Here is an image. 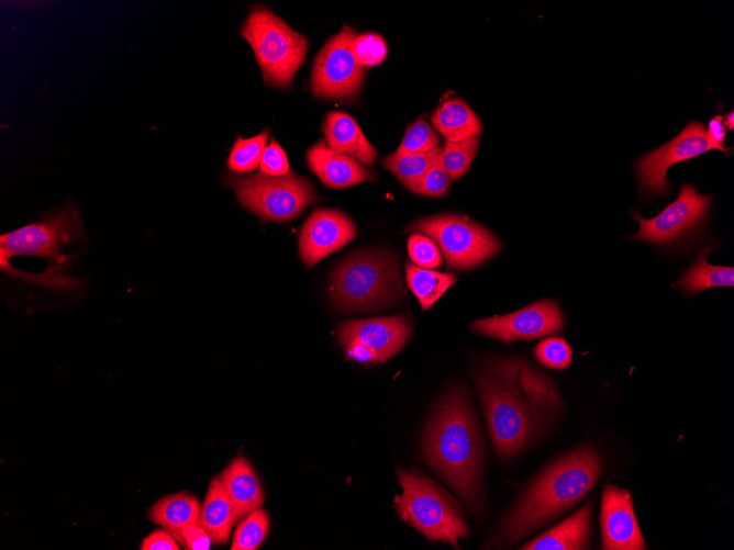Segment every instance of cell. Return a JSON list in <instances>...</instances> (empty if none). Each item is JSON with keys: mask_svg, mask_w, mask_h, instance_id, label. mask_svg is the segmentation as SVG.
<instances>
[{"mask_svg": "<svg viewBox=\"0 0 734 550\" xmlns=\"http://www.w3.org/2000/svg\"><path fill=\"white\" fill-rule=\"evenodd\" d=\"M591 504L588 503L578 512L538 537L523 545L525 550H579L586 549L589 539Z\"/></svg>", "mask_w": 734, "mask_h": 550, "instance_id": "ffe728a7", "label": "cell"}, {"mask_svg": "<svg viewBox=\"0 0 734 550\" xmlns=\"http://www.w3.org/2000/svg\"><path fill=\"white\" fill-rule=\"evenodd\" d=\"M476 385L493 447L502 459L516 454L541 424L537 408L505 379L476 373Z\"/></svg>", "mask_w": 734, "mask_h": 550, "instance_id": "5b68a950", "label": "cell"}, {"mask_svg": "<svg viewBox=\"0 0 734 550\" xmlns=\"http://www.w3.org/2000/svg\"><path fill=\"white\" fill-rule=\"evenodd\" d=\"M451 180L441 157L409 190L425 197H442L448 191Z\"/></svg>", "mask_w": 734, "mask_h": 550, "instance_id": "e575fe53", "label": "cell"}, {"mask_svg": "<svg viewBox=\"0 0 734 550\" xmlns=\"http://www.w3.org/2000/svg\"><path fill=\"white\" fill-rule=\"evenodd\" d=\"M352 218L340 210L316 209L303 223L299 238V254L308 268L347 245L356 236Z\"/></svg>", "mask_w": 734, "mask_h": 550, "instance_id": "9a60e30c", "label": "cell"}, {"mask_svg": "<svg viewBox=\"0 0 734 550\" xmlns=\"http://www.w3.org/2000/svg\"><path fill=\"white\" fill-rule=\"evenodd\" d=\"M497 373L512 383L520 386L524 399L535 406H554L558 404V397L550 380L538 370L532 369L526 364L519 362H498L496 364Z\"/></svg>", "mask_w": 734, "mask_h": 550, "instance_id": "603a6c76", "label": "cell"}, {"mask_svg": "<svg viewBox=\"0 0 734 550\" xmlns=\"http://www.w3.org/2000/svg\"><path fill=\"white\" fill-rule=\"evenodd\" d=\"M269 529V515L257 508L246 515L235 529L232 550H256L265 540Z\"/></svg>", "mask_w": 734, "mask_h": 550, "instance_id": "f1b7e54d", "label": "cell"}, {"mask_svg": "<svg viewBox=\"0 0 734 550\" xmlns=\"http://www.w3.org/2000/svg\"><path fill=\"white\" fill-rule=\"evenodd\" d=\"M440 146V139L434 130L422 117L411 123L394 151L397 155L426 153Z\"/></svg>", "mask_w": 734, "mask_h": 550, "instance_id": "4dcf8cb0", "label": "cell"}, {"mask_svg": "<svg viewBox=\"0 0 734 550\" xmlns=\"http://www.w3.org/2000/svg\"><path fill=\"white\" fill-rule=\"evenodd\" d=\"M404 315L353 319L342 323L337 338L348 358L359 362H383L401 350L411 334Z\"/></svg>", "mask_w": 734, "mask_h": 550, "instance_id": "8fae6325", "label": "cell"}, {"mask_svg": "<svg viewBox=\"0 0 734 550\" xmlns=\"http://www.w3.org/2000/svg\"><path fill=\"white\" fill-rule=\"evenodd\" d=\"M356 35V31L345 24L316 54L310 77L314 97L341 101L357 97L364 83L365 68L356 61L352 50Z\"/></svg>", "mask_w": 734, "mask_h": 550, "instance_id": "30bf717a", "label": "cell"}, {"mask_svg": "<svg viewBox=\"0 0 734 550\" xmlns=\"http://www.w3.org/2000/svg\"><path fill=\"white\" fill-rule=\"evenodd\" d=\"M84 238V228L78 210L67 205L42 221L0 236V265L10 263L16 255L45 258L62 265L65 245Z\"/></svg>", "mask_w": 734, "mask_h": 550, "instance_id": "9c48e42d", "label": "cell"}, {"mask_svg": "<svg viewBox=\"0 0 734 550\" xmlns=\"http://www.w3.org/2000/svg\"><path fill=\"white\" fill-rule=\"evenodd\" d=\"M705 137L710 145L713 147L715 150H721L727 154V151H731L732 148H727L724 146V141L726 137V126L724 125L723 122V116L722 115H715L713 116L705 128Z\"/></svg>", "mask_w": 734, "mask_h": 550, "instance_id": "f35d334b", "label": "cell"}, {"mask_svg": "<svg viewBox=\"0 0 734 550\" xmlns=\"http://www.w3.org/2000/svg\"><path fill=\"white\" fill-rule=\"evenodd\" d=\"M394 256L386 250L356 251L333 271L330 294L347 312L379 310L404 293Z\"/></svg>", "mask_w": 734, "mask_h": 550, "instance_id": "3957f363", "label": "cell"}, {"mask_svg": "<svg viewBox=\"0 0 734 550\" xmlns=\"http://www.w3.org/2000/svg\"><path fill=\"white\" fill-rule=\"evenodd\" d=\"M238 33L252 46L264 82L289 87L305 59L308 38L260 4L252 8Z\"/></svg>", "mask_w": 734, "mask_h": 550, "instance_id": "277c9868", "label": "cell"}, {"mask_svg": "<svg viewBox=\"0 0 734 550\" xmlns=\"http://www.w3.org/2000/svg\"><path fill=\"white\" fill-rule=\"evenodd\" d=\"M405 276L408 287L423 311L429 310L457 281L452 273L422 268L413 262H407Z\"/></svg>", "mask_w": 734, "mask_h": 550, "instance_id": "484cf974", "label": "cell"}, {"mask_svg": "<svg viewBox=\"0 0 734 550\" xmlns=\"http://www.w3.org/2000/svg\"><path fill=\"white\" fill-rule=\"evenodd\" d=\"M426 462L471 509L480 505L482 442L466 391L454 386L441 400L425 430Z\"/></svg>", "mask_w": 734, "mask_h": 550, "instance_id": "6da1fadb", "label": "cell"}, {"mask_svg": "<svg viewBox=\"0 0 734 550\" xmlns=\"http://www.w3.org/2000/svg\"><path fill=\"white\" fill-rule=\"evenodd\" d=\"M268 135L269 130L266 128L251 138L237 136L226 160L229 170L236 173L255 170L267 146Z\"/></svg>", "mask_w": 734, "mask_h": 550, "instance_id": "83f0119b", "label": "cell"}, {"mask_svg": "<svg viewBox=\"0 0 734 550\" xmlns=\"http://www.w3.org/2000/svg\"><path fill=\"white\" fill-rule=\"evenodd\" d=\"M408 252L412 262L422 268L434 269L443 263V256L438 246L430 237L420 233L410 235Z\"/></svg>", "mask_w": 734, "mask_h": 550, "instance_id": "d6a6232c", "label": "cell"}, {"mask_svg": "<svg viewBox=\"0 0 734 550\" xmlns=\"http://www.w3.org/2000/svg\"><path fill=\"white\" fill-rule=\"evenodd\" d=\"M711 202L710 194H700L693 184L685 183L677 199L655 217L647 220L638 211L632 212L640 229L631 239L654 245L674 244L700 225Z\"/></svg>", "mask_w": 734, "mask_h": 550, "instance_id": "7c38bea8", "label": "cell"}, {"mask_svg": "<svg viewBox=\"0 0 734 550\" xmlns=\"http://www.w3.org/2000/svg\"><path fill=\"white\" fill-rule=\"evenodd\" d=\"M602 548L605 550H643L646 548L640 530L631 493L608 484L603 489L600 508Z\"/></svg>", "mask_w": 734, "mask_h": 550, "instance_id": "2e32d148", "label": "cell"}, {"mask_svg": "<svg viewBox=\"0 0 734 550\" xmlns=\"http://www.w3.org/2000/svg\"><path fill=\"white\" fill-rule=\"evenodd\" d=\"M173 535L180 547L188 550H209L212 543L211 538L198 521L174 531Z\"/></svg>", "mask_w": 734, "mask_h": 550, "instance_id": "8d00e7d4", "label": "cell"}, {"mask_svg": "<svg viewBox=\"0 0 734 550\" xmlns=\"http://www.w3.org/2000/svg\"><path fill=\"white\" fill-rule=\"evenodd\" d=\"M534 355L542 364L550 369H565L571 362L572 352L563 338L548 337L536 345Z\"/></svg>", "mask_w": 734, "mask_h": 550, "instance_id": "836d02e7", "label": "cell"}, {"mask_svg": "<svg viewBox=\"0 0 734 550\" xmlns=\"http://www.w3.org/2000/svg\"><path fill=\"white\" fill-rule=\"evenodd\" d=\"M322 130L332 150L351 156L365 167L374 165L377 150L352 115L341 111L329 112Z\"/></svg>", "mask_w": 734, "mask_h": 550, "instance_id": "d6986e66", "label": "cell"}, {"mask_svg": "<svg viewBox=\"0 0 734 550\" xmlns=\"http://www.w3.org/2000/svg\"><path fill=\"white\" fill-rule=\"evenodd\" d=\"M443 146L420 154L397 155L394 153L381 160L382 167L392 172L402 186L409 189L442 157Z\"/></svg>", "mask_w": 734, "mask_h": 550, "instance_id": "4316f807", "label": "cell"}, {"mask_svg": "<svg viewBox=\"0 0 734 550\" xmlns=\"http://www.w3.org/2000/svg\"><path fill=\"white\" fill-rule=\"evenodd\" d=\"M352 50L356 61L365 68L379 65L385 59L388 47L379 34L363 33L355 36Z\"/></svg>", "mask_w": 734, "mask_h": 550, "instance_id": "1f68e13d", "label": "cell"}, {"mask_svg": "<svg viewBox=\"0 0 734 550\" xmlns=\"http://www.w3.org/2000/svg\"><path fill=\"white\" fill-rule=\"evenodd\" d=\"M479 141V136L459 142L445 141L442 162L452 180H456L467 172L477 155Z\"/></svg>", "mask_w": 734, "mask_h": 550, "instance_id": "f546056e", "label": "cell"}, {"mask_svg": "<svg viewBox=\"0 0 734 550\" xmlns=\"http://www.w3.org/2000/svg\"><path fill=\"white\" fill-rule=\"evenodd\" d=\"M259 170L260 173L273 177L286 176L291 172L286 153L275 139H271L270 144L265 147Z\"/></svg>", "mask_w": 734, "mask_h": 550, "instance_id": "d590c367", "label": "cell"}, {"mask_svg": "<svg viewBox=\"0 0 734 550\" xmlns=\"http://www.w3.org/2000/svg\"><path fill=\"white\" fill-rule=\"evenodd\" d=\"M564 324L558 305L552 300H542L507 315L477 319L471 328L508 343L516 339L533 340L556 334L563 329Z\"/></svg>", "mask_w": 734, "mask_h": 550, "instance_id": "5bb4252c", "label": "cell"}, {"mask_svg": "<svg viewBox=\"0 0 734 550\" xmlns=\"http://www.w3.org/2000/svg\"><path fill=\"white\" fill-rule=\"evenodd\" d=\"M225 183L243 207L266 221L291 220L320 199L311 181L293 172L280 177L229 176Z\"/></svg>", "mask_w": 734, "mask_h": 550, "instance_id": "52a82bcc", "label": "cell"}, {"mask_svg": "<svg viewBox=\"0 0 734 550\" xmlns=\"http://www.w3.org/2000/svg\"><path fill=\"white\" fill-rule=\"evenodd\" d=\"M141 550H179L180 545L173 532L162 528L152 531L140 545Z\"/></svg>", "mask_w": 734, "mask_h": 550, "instance_id": "74e56055", "label": "cell"}, {"mask_svg": "<svg viewBox=\"0 0 734 550\" xmlns=\"http://www.w3.org/2000/svg\"><path fill=\"white\" fill-rule=\"evenodd\" d=\"M408 229L430 237L438 246L447 266L456 270L474 268L502 248L489 229L463 215L422 217L410 224Z\"/></svg>", "mask_w": 734, "mask_h": 550, "instance_id": "ba28073f", "label": "cell"}, {"mask_svg": "<svg viewBox=\"0 0 734 550\" xmlns=\"http://www.w3.org/2000/svg\"><path fill=\"white\" fill-rule=\"evenodd\" d=\"M713 149L701 122H689L671 141L645 154L636 162V175L643 193L664 197L670 192L667 170L670 166Z\"/></svg>", "mask_w": 734, "mask_h": 550, "instance_id": "4fadbf2b", "label": "cell"}, {"mask_svg": "<svg viewBox=\"0 0 734 550\" xmlns=\"http://www.w3.org/2000/svg\"><path fill=\"white\" fill-rule=\"evenodd\" d=\"M198 524L214 545H223L230 538L232 527L235 525L234 513L219 475L209 484Z\"/></svg>", "mask_w": 734, "mask_h": 550, "instance_id": "7402d4cb", "label": "cell"}, {"mask_svg": "<svg viewBox=\"0 0 734 550\" xmlns=\"http://www.w3.org/2000/svg\"><path fill=\"white\" fill-rule=\"evenodd\" d=\"M200 503L196 496L180 492L162 497L147 510L151 521L174 532L190 524L197 523Z\"/></svg>", "mask_w": 734, "mask_h": 550, "instance_id": "cb8c5ba5", "label": "cell"}, {"mask_svg": "<svg viewBox=\"0 0 734 550\" xmlns=\"http://www.w3.org/2000/svg\"><path fill=\"white\" fill-rule=\"evenodd\" d=\"M434 128L448 142H459L482 132V123L461 99L445 97L431 116Z\"/></svg>", "mask_w": 734, "mask_h": 550, "instance_id": "44dd1931", "label": "cell"}, {"mask_svg": "<svg viewBox=\"0 0 734 550\" xmlns=\"http://www.w3.org/2000/svg\"><path fill=\"white\" fill-rule=\"evenodd\" d=\"M219 476L231 502L235 524L264 504L262 485L246 458L233 459Z\"/></svg>", "mask_w": 734, "mask_h": 550, "instance_id": "ac0fdd59", "label": "cell"}, {"mask_svg": "<svg viewBox=\"0 0 734 550\" xmlns=\"http://www.w3.org/2000/svg\"><path fill=\"white\" fill-rule=\"evenodd\" d=\"M723 122H724V125L732 131L734 128V112L731 111L729 114H726L723 117Z\"/></svg>", "mask_w": 734, "mask_h": 550, "instance_id": "ab89813d", "label": "cell"}, {"mask_svg": "<svg viewBox=\"0 0 734 550\" xmlns=\"http://www.w3.org/2000/svg\"><path fill=\"white\" fill-rule=\"evenodd\" d=\"M600 473V458L592 448L582 447L561 457L533 483L504 519L505 539L519 540L574 506L592 489Z\"/></svg>", "mask_w": 734, "mask_h": 550, "instance_id": "7a4b0ae2", "label": "cell"}, {"mask_svg": "<svg viewBox=\"0 0 734 550\" xmlns=\"http://www.w3.org/2000/svg\"><path fill=\"white\" fill-rule=\"evenodd\" d=\"M711 248L702 250L690 268L672 284L688 294H696L714 287H733L734 269L714 266L707 261Z\"/></svg>", "mask_w": 734, "mask_h": 550, "instance_id": "d4e9b609", "label": "cell"}, {"mask_svg": "<svg viewBox=\"0 0 734 550\" xmlns=\"http://www.w3.org/2000/svg\"><path fill=\"white\" fill-rule=\"evenodd\" d=\"M305 159L311 171L327 188L344 189L377 178L375 171L351 156L332 150L323 139L308 149Z\"/></svg>", "mask_w": 734, "mask_h": 550, "instance_id": "e0dca14e", "label": "cell"}, {"mask_svg": "<svg viewBox=\"0 0 734 550\" xmlns=\"http://www.w3.org/2000/svg\"><path fill=\"white\" fill-rule=\"evenodd\" d=\"M402 494L397 497L399 516L432 541L458 547L469 528L454 500L416 471L398 470Z\"/></svg>", "mask_w": 734, "mask_h": 550, "instance_id": "8992f818", "label": "cell"}]
</instances>
